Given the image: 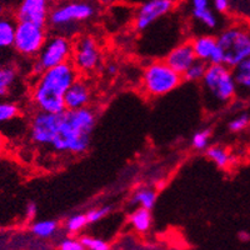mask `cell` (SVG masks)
I'll list each match as a JSON object with an SVG mask.
<instances>
[{
  "instance_id": "6da1fadb",
  "label": "cell",
  "mask_w": 250,
  "mask_h": 250,
  "mask_svg": "<svg viewBox=\"0 0 250 250\" xmlns=\"http://www.w3.org/2000/svg\"><path fill=\"white\" fill-rule=\"evenodd\" d=\"M98 122L91 106L62 113L39 111L33 115L29 135L34 144L62 155H82L88 151Z\"/></svg>"
},
{
  "instance_id": "7a4b0ae2",
  "label": "cell",
  "mask_w": 250,
  "mask_h": 250,
  "mask_svg": "<svg viewBox=\"0 0 250 250\" xmlns=\"http://www.w3.org/2000/svg\"><path fill=\"white\" fill-rule=\"evenodd\" d=\"M79 71L71 62L46 69L38 75L31 91V100L35 108L46 113H62L65 110L64 97L68 89L79 79Z\"/></svg>"
},
{
  "instance_id": "3957f363",
  "label": "cell",
  "mask_w": 250,
  "mask_h": 250,
  "mask_svg": "<svg viewBox=\"0 0 250 250\" xmlns=\"http://www.w3.org/2000/svg\"><path fill=\"white\" fill-rule=\"evenodd\" d=\"M202 90L204 105L209 111H218L229 105L239 93L233 69L224 64L208 65Z\"/></svg>"
},
{
  "instance_id": "277c9868",
  "label": "cell",
  "mask_w": 250,
  "mask_h": 250,
  "mask_svg": "<svg viewBox=\"0 0 250 250\" xmlns=\"http://www.w3.org/2000/svg\"><path fill=\"white\" fill-rule=\"evenodd\" d=\"M183 82V75L165 60H154L143 70L140 86L146 97L162 98L179 88Z\"/></svg>"
},
{
  "instance_id": "5b68a950",
  "label": "cell",
  "mask_w": 250,
  "mask_h": 250,
  "mask_svg": "<svg viewBox=\"0 0 250 250\" xmlns=\"http://www.w3.org/2000/svg\"><path fill=\"white\" fill-rule=\"evenodd\" d=\"M95 15V9L88 1L75 0L57 6L49 13L48 24L57 34L73 38L77 35L80 24L85 23Z\"/></svg>"
},
{
  "instance_id": "8992f818",
  "label": "cell",
  "mask_w": 250,
  "mask_h": 250,
  "mask_svg": "<svg viewBox=\"0 0 250 250\" xmlns=\"http://www.w3.org/2000/svg\"><path fill=\"white\" fill-rule=\"evenodd\" d=\"M218 45L222 50L223 64L236 68L250 58V29L243 25H229L218 35Z\"/></svg>"
},
{
  "instance_id": "52a82bcc",
  "label": "cell",
  "mask_w": 250,
  "mask_h": 250,
  "mask_svg": "<svg viewBox=\"0 0 250 250\" xmlns=\"http://www.w3.org/2000/svg\"><path fill=\"white\" fill-rule=\"evenodd\" d=\"M74 49V40L62 34H54L48 37L45 44L42 48L33 66L35 75H40L46 69L71 62Z\"/></svg>"
},
{
  "instance_id": "ba28073f",
  "label": "cell",
  "mask_w": 250,
  "mask_h": 250,
  "mask_svg": "<svg viewBox=\"0 0 250 250\" xmlns=\"http://www.w3.org/2000/svg\"><path fill=\"white\" fill-rule=\"evenodd\" d=\"M103 53L99 42L93 35H79L74 40L71 62L79 74H90L102 66Z\"/></svg>"
},
{
  "instance_id": "9c48e42d",
  "label": "cell",
  "mask_w": 250,
  "mask_h": 250,
  "mask_svg": "<svg viewBox=\"0 0 250 250\" xmlns=\"http://www.w3.org/2000/svg\"><path fill=\"white\" fill-rule=\"evenodd\" d=\"M48 39L45 25L19 21L15 29L13 48L24 57H37Z\"/></svg>"
},
{
  "instance_id": "30bf717a",
  "label": "cell",
  "mask_w": 250,
  "mask_h": 250,
  "mask_svg": "<svg viewBox=\"0 0 250 250\" xmlns=\"http://www.w3.org/2000/svg\"><path fill=\"white\" fill-rule=\"evenodd\" d=\"M174 8L175 0H146L134 14V29L139 33L146 31L160 19L170 14Z\"/></svg>"
},
{
  "instance_id": "8fae6325",
  "label": "cell",
  "mask_w": 250,
  "mask_h": 250,
  "mask_svg": "<svg viewBox=\"0 0 250 250\" xmlns=\"http://www.w3.org/2000/svg\"><path fill=\"white\" fill-rule=\"evenodd\" d=\"M193 50L198 60L207 64H223L222 50L218 45V39L210 33H205L194 37L190 40Z\"/></svg>"
},
{
  "instance_id": "7c38bea8",
  "label": "cell",
  "mask_w": 250,
  "mask_h": 250,
  "mask_svg": "<svg viewBox=\"0 0 250 250\" xmlns=\"http://www.w3.org/2000/svg\"><path fill=\"white\" fill-rule=\"evenodd\" d=\"M190 17L194 23L199 24L203 29L209 31L219 28L218 13L211 5V0H188Z\"/></svg>"
},
{
  "instance_id": "4fadbf2b",
  "label": "cell",
  "mask_w": 250,
  "mask_h": 250,
  "mask_svg": "<svg viewBox=\"0 0 250 250\" xmlns=\"http://www.w3.org/2000/svg\"><path fill=\"white\" fill-rule=\"evenodd\" d=\"M49 13V0H23L17 10V19L45 25Z\"/></svg>"
},
{
  "instance_id": "5bb4252c",
  "label": "cell",
  "mask_w": 250,
  "mask_h": 250,
  "mask_svg": "<svg viewBox=\"0 0 250 250\" xmlns=\"http://www.w3.org/2000/svg\"><path fill=\"white\" fill-rule=\"evenodd\" d=\"M91 99H93V91H91L90 84L85 79L79 78L68 89L65 97H64L65 109L78 110V109L88 108L90 106Z\"/></svg>"
},
{
  "instance_id": "9a60e30c",
  "label": "cell",
  "mask_w": 250,
  "mask_h": 250,
  "mask_svg": "<svg viewBox=\"0 0 250 250\" xmlns=\"http://www.w3.org/2000/svg\"><path fill=\"white\" fill-rule=\"evenodd\" d=\"M165 62L180 74H184L188 68L196 60L195 53L193 50L190 42H183L174 46L165 55Z\"/></svg>"
},
{
  "instance_id": "2e32d148",
  "label": "cell",
  "mask_w": 250,
  "mask_h": 250,
  "mask_svg": "<svg viewBox=\"0 0 250 250\" xmlns=\"http://www.w3.org/2000/svg\"><path fill=\"white\" fill-rule=\"evenodd\" d=\"M129 224L133 228V230L137 233H148L153 225L151 210L145 209V208H135L129 215Z\"/></svg>"
},
{
  "instance_id": "e0dca14e",
  "label": "cell",
  "mask_w": 250,
  "mask_h": 250,
  "mask_svg": "<svg viewBox=\"0 0 250 250\" xmlns=\"http://www.w3.org/2000/svg\"><path fill=\"white\" fill-rule=\"evenodd\" d=\"M205 155L211 163L216 165V168L227 170L233 164V155L228 148L220 144L209 145V148L205 150Z\"/></svg>"
},
{
  "instance_id": "ac0fdd59",
  "label": "cell",
  "mask_w": 250,
  "mask_h": 250,
  "mask_svg": "<svg viewBox=\"0 0 250 250\" xmlns=\"http://www.w3.org/2000/svg\"><path fill=\"white\" fill-rule=\"evenodd\" d=\"M158 200V193L150 187H139L130 196V204L135 208H145L151 210Z\"/></svg>"
},
{
  "instance_id": "d6986e66",
  "label": "cell",
  "mask_w": 250,
  "mask_h": 250,
  "mask_svg": "<svg viewBox=\"0 0 250 250\" xmlns=\"http://www.w3.org/2000/svg\"><path fill=\"white\" fill-rule=\"evenodd\" d=\"M60 224L53 219H44V220H37L30 225V231L34 236L39 239H49L54 236L59 230Z\"/></svg>"
},
{
  "instance_id": "ffe728a7",
  "label": "cell",
  "mask_w": 250,
  "mask_h": 250,
  "mask_svg": "<svg viewBox=\"0 0 250 250\" xmlns=\"http://www.w3.org/2000/svg\"><path fill=\"white\" fill-rule=\"evenodd\" d=\"M17 25L13 20L0 18V50L13 48Z\"/></svg>"
},
{
  "instance_id": "44dd1931",
  "label": "cell",
  "mask_w": 250,
  "mask_h": 250,
  "mask_svg": "<svg viewBox=\"0 0 250 250\" xmlns=\"http://www.w3.org/2000/svg\"><path fill=\"white\" fill-rule=\"evenodd\" d=\"M239 91L250 95V58L233 69Z\"/></svg>"
},
{
  "instance_id": "7402d4cb",
  "label": "cell",
  "mask_w": 250,
  "mask_h": 250,
  "mask_svg": "<svg viewBox=\"0 0 250 250\" xmlns=\"http://www.w3.org/2000/svg\"><path fill=\"white\" fill-rule=\"evenodd\" d=\"M18 78L17 69L14 66H1L0 68V98L6 97L14 86Z\"/></svg>"
},
{
  "instance_id": "603a6c76",
  "label": "cell",
  "mask_w": 250,
  "mask_h": 250,
  "mask_svg": "<svg viewBox=\"0 0 250 250\" xmlns=\"http://www.w3.org/2000/svg\"><path fill=\"white\" fill-rule=\"evenodd\" d=\"M86 225H89L88 219L85 213H75L69 216L64 222V229L70 235L79 234L83 229H85Z\"/></svg>"
},
{
  "instance_id": "cb8c5ba5",
  "label": "cell",
  "mask_w": 250,
  "mask_h": 250,
  "mask_svg": "<svg viewBox=\"0 0 250 250\" xmlns=\"http://www.w3.org/2000/svg\"><path fill=\"white\" fill-rule=\"evenodd\" d=\"M211 137H213V133H211V130L209 128H203L199 129V130H196L191 135V148L196 151H205L209 148V145H210Z\"/></svg>"
},
{
  "instance_id": "d4e9b609",
  "label": "cell",
  "mask_w": 250,
  "mask_h": 250,
  "mask_svg": "<svg viewBox=\"0 0 250 250\" xmlns=\"http://www.w3.org/2000/svg\"><path fill=\"white\" fill-rule=\"evenodd\" d=\"M208 65H209V64L202 62V60L196 59L195 62H194L193 64L188 68V70L185 71L184 74H183V79H184L185 82H189V83L202 82L205 73H207Z\"/></svg>"
},
{
  "instance_id": "484cf974",
  "label": "cell",
  "mask_w": 250,
  "mask_h": 250,
  "mask_svg": "<svg viewBox=\"0 0 250 250\" xmlns=\"http://www.w3.org/2000/svg\"><path fill=\"white\" fill-rule=\"evenodd\" d=\"M250 126V115L247 113L238 114L230 122L228 123V129L230 133L238 134L242 133V131L247 130Z\"/></svg>"
},
{
  "instance_id": "4316f807",
  "label": "cell",
  "mask_w": 250,
  "mask_h": 250,
  "mask_svg": "<svg viewBox=\"0 0 250 250\" xmlns=\"http://www.w3.org/2000/svg\"><path fill=\"white\" fill-rule=\"evenodd\" d=\"M20 109L17 104L10 102L0 103V123H5L19 115Z\"/></svg>"
},
{
  "instance_id": "83f0119b",
  "label": "cell",
  "mask_w": 250,
  "mask_h": 250,
  "mask_svg": "<svg viewBox=\"0 0 250 250\" xmlns=\"http://www.w3.org/2000/svg\"><path fill=\"white\" fill-rule=\"evenodd\" d=\"M113 210L111 205H103V207H97L90 209L89 211H86V219H88L89 224H95V223H99L100 220H103L104 218L109 215Z\"/></svg>"
},
{
  "instance_id": "f1b7e54d",
  "label": "cell",
  "mask_w": 250,
  "mask_h": 250,
  "mask_svg": "<svg viewBox=\"0 0 250 250\" xmlns=\"http://www.w3.org/2000/svg\"><path fill=\"white\" fill-rule=\"evenodd\" d=\"M80 240L86 250H110V244L100 238L84 235L80 238Z\"/></svg>"
},
{
  "instance_id": "f546056e",
  "label": "cell",
  "mask_w": 250,
  "mask_h": 250,
  "mask_svg": "<svg viewBox=\"0 0 250 250\" xmlns=\"http://www.w3.org/2000/svg\"><path fill=\"white\" fill-rule=\"evenodd\" d=\"M59 250H86L83 245L82 240L77 238H64L62 242L58 244Z\"/></svg>"
},
{
  "instance_id": "4dcf8cb0",
  "label": "cell",
  "mask_w": 250,
  "mask_h": 250,
  "mask_svg": "<svg viewBox=\"0 0 250 250\" xmlns=\"http://www.w3.org/2000/svg\"><path fill=\"white\" fill-rule=\"evenodd\" d=\"M211 5L218 14H228L230 13L231 0H211Z\"/></svg>"
},
{
  "instance_id": "1f68e13d",
  "label": "cell",
  "mask_w": 250,
  "mask_h": 250,
  "mask_svg": "<svg viewBox=\"0 0 250 250\" xmlns=\"http://www.w3.org/2000/svg\"><path fill=\"white\" fill-rule=\"evenodd\" d=\"M38 214V205L35 202H29L25 207V216L28 220H33L35 219Z\"/></svg>"
},
{
  "instance_id": "d6a6232c",
  "label": "cell",
  "mask_w": 250,
  "mask_h": 250,
  "mask_svg": "<svg viewBox=\"0 0 250 250\" xmlns=\"http://www.w3.org/2000/svg\"><path fill=\"white\" fill-rule=\"evenodd\" d=\"M106 73H108L110 77H114V75H117L118 73V64H114V62H111V64H108L106 65Z\"/></svg>"
},
{
  "instance_id": "836d02e7",
  "label": "cell",
  "mask_w": 250,
  "mask_h": 250,
  "mask_svg": "<svg viewBox=\"0 0 250 250\" xmlns=\"http://www.w3.org/2000/svg\"><path fill=\"white\" fill-rule=\"evenodd\" d=\"M238 239L240 240V242L243 243H247L250 240V233H248V231H239L238 233Z\"/></svg>"
},
{
  "instance_id": "e575fe53",
  "label": "cell",
  "mask_w": 250,
  "mask_h": 250,
  "mask_svg": "<svg viewBox=\"0 0 250 250\" xmlns=\"http://www.w3.org/2000/svg\"><path fill=\"white\" fill-rule=\"evenodd\" d=\"M4 148V138L0 135V151H1V149Z\"/></svg>"
},
{
  "instance_id": "d590c367",
  "label": "cell",
  "mask_w": 250,
  "mask_h": 250,
  "mask_svg": "<svg viewBox=\"0 0 250 250\" xmlns=\"http://www.w3.org/2000/svg\"><path fill=\"white\" fill-rule=\"evenodd\" d=\"M1 15H3V6L0 5V18H1Z\"/></svg>"
}]
</instances>
